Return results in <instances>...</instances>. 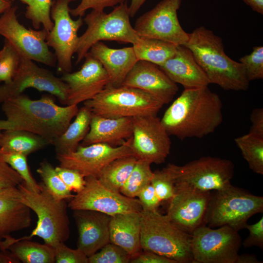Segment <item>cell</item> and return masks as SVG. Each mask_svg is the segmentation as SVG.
<instances>
[{
	"label": "cell",
	"instance_id": "obj_1",
	"mask_svg": "<svg viewBox=\"0 0 263 263\" xmlns=\"http://www.w3.org/2000/svg\"><path fill=\"white\" fill-rule=\"evenodd\" d=\"M161 121L169 135L181 140L213 133L223 121V103L208 86L185 89Z\"/></svg>",
	"mask_w": 263,
	"mask_h": 263
},
{
	"label": "cell",
	"instance_id": "obj_2",
	"mask_svg": "<svg viewBox=\"0 0 263 263\" xmlns=\"http://www.w3.org/2000/svg\"><path fill=\"white\" fill-rule=\"evenodd\" d=\"M6 118L0 120V130H23L50 141L60 136L67 129L79 109L77 105L60 106L53 95H44L32 99L23 94L2 103Z\"/></svg>",
	"mask_w": 263,
	"mask_h": 263
},
{
	"label": "cell",
	"instance_id": "obj_3",
	"mask_svg": "<svg viewBox=\"0 0 263 263\" xmlns=\"http://www.w3.org/2000/svg\"><path fill=\"white\" fill-rule=\"evenodd\" d=\"M207 75L209 83L225 90L246 91L249 86L244 66L227 56L222 39L201 26L189 33L185 45Z\"/></svg>",
	"mask_w": 263,
	"mask_h": 263
},
{
	"label": "cell",
	"instance_id": "obj_4",
	"mask_svg": "<svg viewBox=\"0 0 263 263\" xmlns=\"http://www.w3.org/2000/svg\"><path fill=\"white\" fill-rule=\"evenodd\" d=\"M39 184V192L30 190L23 182L18 186L21 201L36 214L38 221L30 235L16 240H31L38 236L45 244L54 247L58 243H64L70 237L68 205L65 200L56 199L42 182Z\"/></svg>",
	"mask_w": 263,
	"mask_h": 263
},
{
	"label": "cell",
	"instance_id": "obj_5",
	"mask_svg": "<svg viewBox=\"0 0 263 263\" xmlns=\"http://www.w3.org/2000/svg\"><path fill=\"white\" fill-rule=\"evenodd\" d=\"M142 250L165 256L177 263H192L191 234L157 210L140 212Z\"/></svg>",
	"mask_w": 263,
	"mask_h": 263
},
{
	"label": "cell",
	"instance_id": "obj_6",
	"mask_svg": "<svg viewBox=\"0 0 263 263\" xmlns=\"http://www.w3.org/2000/svg\"><path fill=\"white\" fill-rule=\"evenodd\" d=\"M263 212V197L231 184L211 191L204 223L210 227L228 226L239 231L247 221Z\"/></svg>",
	"mask_w": 263,
	"mask_h": 263
},
{
	"label": "cell",
	"instance_id": "obj_7",
	"mask_svg": "<svg viewBox=\"0 0 263 263\" xmlns=\"http://www.w3.org/2000/svg\"><path fill=\"white\" fill-rule=\"evenodd\" d=\"M130 17L126 1L115 6L109 13L104 10H92L87 14L83 19L87 27L79 37L75 50L76 63L83 59L91 47L97 42L108 40L135 43L139 37L131 24Z\"/></svg>",
	"mask_w": 263,
	"mask_h": 263
},
{
	"label": "cell",
	"instance_id": "obj_8",
	"mask_svg": "<svg viewBox=\"0 0 263 263\" xmlns=\"http://www.w3.org/2000/svg\"><path fill=\"white\" fill-rule=\"evenodd\" d=\"M83 103L93 114L109 118L156 115L164 105L141 90L109 84L95 97Z\"/></svg>",
	"mask_w": 263,
	"mask_h": 263
},
{
	"label": "cell",
	"instance_id": "obj_9",
	"mask_svg": "<svg viewBox=\"0 0 263 263\" xmlns=\"http://www.w3.org/2000/svg\"><path fill=\"white\" fill-rule=\"evenodd\" d=\"M166 168L175 186L207 191L226 188L231 185L234 173V166L231 160L209 156L202 157L183 166L169 163Z\"/></svg>",
	"mask_w": 263,
	"mask_h": 263
},
{
	"label": "cell",
	"instance_id": "obj_10",
	"mask_svg": "<svg viewBox=\"0 0 263 263\" xmlns=\"http://www.w3.org/2000/svg\"><path fill=\"white\" fill-rule=\"evenodd\" d=\"M241 245V236L233 228L203 224L191 233L192 263H236Z\"/></svg>",
	"mask_w": 263,
	"mask_h": 263
},
{
	"label": "cell",
	"instance_id": "obj_11",
	"mask_svg": "<svg viewBox=\"0 0 263 263\" xmlns=\"http://www.w3.org/2000/svg\"><path fill=\"white\" fill-rule=\"evenodd\" d=\"M17 6H12L0 17V35L8 41L20 56L54 67L56 59L46 41L48 32L26 28L19 22Z\"/></svg>",
	"mask_w": 263,
	"mask_h": 263
},
{
	"label": "cell",
	"instance_id": "obj_12",
	"mask_svg": "<svg viewBox=\"0 0 263 263\" xmlns=\"http://www.w3.org/2000/svg\"><path fill=\"white\" fill-rule=\"evenodd\" d=\"M76 0H55L51 9L54 26L46 39L47 45L55 51L58 70L63 74L71 72L72 58L79 37L77 33L83 24L82 17L72 19L69 5Z\"/></svg>",
	"mask_w": 263,
	"mask_h": 263
},
{
	"label": "cell",
	"instance_id": "obj_13",
	"mask_svg": "<svg viewBox=\"0 0 263 263\" xmlns=\"http://www.w3.org/2000/svg\"><path fill=\"white\" fill-rule=\"evenodd\" d=\"M181 2L182 0H162L139 17L133 27L138 36L185 46L189 33L184 31L178 18L177 11Z\"/></svg>",
	"mask_w": 263,
	"mask_h": 263
},
{
	"label": "cell",
	"instance_id": "obj_14",
	"mask_svg": "<svg viewBox=\"0 0 263 263\" xmlns=\"http://www.w3.org/2000/svg\"><path fill=\"white\" fill-rule=\"evenodd\" d=\"M30 88L47 92L56 97L61 104L67 105L68 87L61 77L38 66L33 60L22 57L12 80L0 86V102L21 94Z\"/></svg>",
	"mask_w": 263,
	"mask_h": 263
},
{
	"label": "cell",
	"instance_id": "obj_15",
	"mask_svg": "<svg viewBox=\"0 0 263 263\" xmlns=\"http://www.w3.org/2000/svg\"><path fill=\"white\" fill-rule=\"evenodd\" d=\"M132 134L130 147L138 159L150 164L165 162L171 149L169 133L156 115L132 118Z\"/></svg>",
	"mask_w": 263,
	"mask_h": 263
},
{
	"label": "cell",
	"instance_id": "obj_16",
	"mask_svg": "<svg viewBox=\"0 0 263 263\" xmlns=\"http://www.w3.org/2000/svg\"><path fill=\"white\" fill-rule=\"evenodd\" d=\"M85 178L84 188L74 195L68 205L72 210H92L110 216L142 210L138 199L129 198L120 192L111 190L95 177Z\"/></svg>",
	"mask_w": 263,
	"mask_h": 263
},
{
	"label": "cell",
	"instance_id": "obj_17",
	"mask_svg": "<svg viewBox=\"0 0 263 263\" xmlns=\"http://www.w3.org/2000/svg\"><path fill=\"white\" fill-rule=\"evenodd\" d=\"M131 138L118 146L103 143L85 146L79 145L75 151L56 154V158L59 166L76 170L84 177H96L102 169L113 160L134 155L130 147Z\"/></svg>",
	"mask_w": 263,
	"mask_h": 263
},
{
	"label": "cell",
	"instance_id": "obj_18",
	"mask_svg": "<svg viewBox=\"0 0 263 263\" xmlns=\"http://www.w3.org/2000/svg\"><path fill=\"white\" fill-rule=\"evenodd\" d=\"M211 193L192 187L175 186V192L169 201L166 214L172 223L191 234L204 224Z\"/></svg>",
	"mask_w": 263,
	"mask_h": 263
},
{
	"label": "cell",
	"instance_id": "obj_19",
	"mask_svg": "<svg viewBox=\"0 0 263 263\" xmlns=\"http://www.w3.org/2000/svg\"><path fill=\"white\" fill-rule=\"evenodd\" d=\"M80 70L63 74L68 87L67 105H77L90 100L109 84L108 75L101 63L88 52Z\"/></svg>",
	"mask_w": 263,
	"mask_h": 263
},
{
	"label": "cell",
	"instance_id": "obj_20",
	"mask_svg": "<svg viewBox=\"0 0 263 263\" xmlns=\"http://www.w3.org/2000/svg\"><path fill=\"white\" fill-rule=\"evenodd\" d=\"M122 85L144 91L159 99L164 104L171 102L178 90L177 84L159 66L144 60L137 61Z\"/></svg>",
	"mask_w": 263,
	"mask_h": 263
},
{
	"label": "cell",
	"instance_id": "obj_21",
	"mask_svg": "<svg viewBox=\"0 0 263 263\" xmlns=\"http://www.w3.org/2000/svg\"><path fill=\"white\" fill-rule=\"evenodd\" d=\"M73 211L78 234L77 248L89 257L110 242L111 216L92 210Z\"/></svg>",
	"mask_w": 263,
	"mask_h": 263
},
{
	"label": "cell",
	"instance_id": "obj_22",
	"mask_svg": "<svg viewBox=\"0 0 263 263\" xmlns=\"http://www.w3.org/2000/svg\"><path fill=\"white\" fill-rule=\"evenodd\" d=\"M159 67L172 81L185 89L200 88L210 84L191 52L184 45L177 46L174 55Z\"/></svg>",
	"mask_w": 263,
	"mask_h": 263
},
{
	"label": "cell",
	"instance_id": "obj_23",
	"mask_svg": "<svg viewBox=\"0 0 263 263\" xmlns=\"http://www.w3.org/2000/svg\"><path fill=\"white\" fill-rule=\"evenodd\" d=\"M31 210L21 201L18 187L0 188V240L30 227Z\"/></svg>",
	"mask_w": 263,
	"mask_h": 263
},
{
	"label": "cell",
	"instance_id": "obj_24",
	"mask_svg": "<svg viewBox=\"0 0 263 263\" xmlns=\"http://www.w3.org/2000/svg\"><path fill=\"white\" fill-rule=\"evenodd\" d=\"M89 52L102 65L109 77V85L114 87L122 86L138 61L132 46L114 49L99 41L91 47Z\"/></svg>",
	"mask_w": 263,
	"mask_h": 263
},
{
	"label": "cell",
	"instance_id": "obj_25",
	"mask_svg": "<svg viewBox=\"0 0 263 263\" xmlns=\"http://www.w3.org/2000/svg\"><path fill=\"white\" fill-rule=\"evenodd\" d=\"M132 118H109L93 113L90 129L81 146L103 143L118 146L132 136Z\"/></svg>",
	"mask_w": 263,
	"mask_h": 263
},
{
	"label": "cell",
	"instance_id": "obj_26",
	"mask_svg": "<svg viewBox=\"0 0 263 263\" xmlns=\"http://www.w3.org/2000/svg\"><path fill=\"white\" fill-rule=\"evenodd\" d=\"M141 230L140 212H131L111 216L110 242L125 250L132 259L142 251L140 242Z\"/></svg>",
	"mask_w": 263,
	"mask_h": 263
},
{
	"label": "cell",
	"instance_id": "obj_27",
	"mask_svg": "<svg viewBox=\"0 0 263 263\" xmlns=\"http://www.w3.org/2000/svg\"><path fill=\"white\" fill-rule=\"evenodd\" d=\"M92 114L91 111L84 106L78 110L74 121L52 143L56 154L76 150L89 132Z\"/></svg>",
	"mask_w": 263,
	"mask_h": 263
},
{
	"label": "cell",
	"instance_id": "obj_28",
	"mask_svg": "<svg viewBox=\"0 0 263 263\" xmlns=\"http://www.w3.org/2000/svg\"><path fill=\"white\" fill-rule=\"evenodd\" d=\"M50 144L46 138L28 131L6 130L2 132L0 150L2 153H17L27 156Z\"/></svg>",
	"mask_w": 263,
	"mask_h": 263
},
{
	"label": "cell",
	"instance_id": "obj_29",
	"mask_svg": "<svg viewBox=\"0 0 263 263\" xmlns=\"http://www.w3.org/2000/svg\"><path fill=\"white\" fill-rule=\"evenodd\" d=\"M177 46L160 39L141 37L132 45L138 60L148 61L159 66L174 55Z\"/></svg>",
	"mask_w": 263,
	"mask_h": 263
},
{
	"label": "cell",
	"instance_id": "obj_30",
	"mask_svg": "<svg viewBox=\"0 0 263 263\" xmlns=\"http://www.w3.org/2000/svg\"><path fill=\"white\" fill-rule=\"evenodd\" d=\"M137 160L133 155L114 159L102 169L96 178L107 188L120 192Z\"/></svg>",
	"mask_w": 263,
	"mask_h": 263
},
{
	"label": "cell",
	"instance_id": "obj_31",
	"mask_svg": "<svg viewBox=\"0 0 263 263\" xmlns=\"http://www.w3.org/2000/svg\"><path fill=\"white\" fill-rule=\"evenodd\" d=\"M20 262L24 263H55L54 248L52 246L31 241L16 240L8 248Z\"/></svg>",
	"mask_w": 263,
	"mask_h": 263
},
{
	"label": "cell",
	"instance_id": "obj_32",
	"mask_svg": "<svg viewBox=\"0 0 263 263\" xmlns=\"http://www.w3.org/2000/svg\"><path fill=\"white\" fill-rule=\"evenodd\" d=\"M243 157L254 172L263 174V137L248 133L234 139Z\"/></svg>",
	"mask_w": 263,
	"mask_h": 263
},
{
	"label": "cell",
	"instance_id": "obj_33",
	"mask_svg": "<svg viewBox=\"0 0 263 263\" xmlns=\"http://www.w3.org/2000/svg\"><path fill=\"white\" fill-rule=\"evenodd\" d=\"M150 163L138 159L120 192L131 198H136L147 186L150 184L153 171Z\"/></svg>",
	"mask_w": 263,
	"mask_h": 263
},
{
	"label": "cell",
	"instance_id": "obj_34",
	"mask_svg": "<svg viewBox=\"0 0 263 263\" xmlns=\"http://www.w3.org/2000/svg\"><path fill=\"white\" fill-rule=\"evenodd\" d=\"M18 0L26 5L25 16L31 21L35 29L39 30L42 25L48 32L52 30L54 26L51 18L52 0Z\"/></svg>",
	"mask_w": 263,
	"mask_h": 263
},
{
	"label": "cell",
	"instance_id": "obj_35",
	"mask_svg": "<svg viewBox=\"0 0 263 263\" xmlns=\"http://www.w3.org/2000/svg\"><path fill=\"white\" fill-rule=\"evenodd\" d=\"M37 172L48 190L57 200H71L74 196L57 174L55 168L47 161L40 163Z\"/></svg>",
	"mask_w": 263,
	"mask_h": 263
},
{
	"label": "cell",
	"instance_id": "obj_36",
	"mask_svg": "<svg viewBox=\"0 0 263 263\" xmlns=\"http://www.w3.org/2000/svg\"><path fill=\"white\" fill-rule=\"evenodd\" d=\"M21 56L7 40L0 50V81L9 83L14 78L19 67Z\"/></svg>",
	"mask_w": 263,
	"mask_h": 263
},
{
	"label": "cell",
	"instance_id": "obj_37",
	"mask_svg": "<svg viewBox=\"0 0 263 263\" xmlns=\"http://www.w3.org/2000/svg\"><path fill=\"white\" fill-rule=\"evenodd\" d=\"M5 162L21 177L26 187L32 191L39 192L40 185L32 176L27 164V156L17 153H2Z\"/></svg>",
	"mask_w": 263,
	"mask_h": 263
},
{
	"label": "cell",
	"instance_id": "obj_38",
	"mask_svg": "<svg viewBox=\"0 0 263 263\" xmlns=\"http://www.w3.org/2000/svg\"><path fill=\"white\" fill-rule=\"evenodd\" d=\"M131 259L125 250L111 242L88 257L89 263H129Z\"/></svg>",
	"mask_w": 263,
	"mask_h": 263
},
{
	"label": "cell",
	"instance_id": "obj_39",
	"mask_svg": "<svg viewBox=\"0 0 263 263\" xmlns=\"http://www.w3.org/2000/svg\"><path fill=\"white\" fill-rule=\"evenodd\" d=\"M239 62L244 66L249 81L263 78V47L256 46L249 55L241 57Z\"/></svg>",
	"mask_w": 263,
	"mask_h": 263
},
{
	"label": "cell",
	"instance_id": "obj_40",
	"mask_svg": "<svg viewBox=\"0 0 263 263\" xmlns=\"http://www.w3.org/2000/svg\"><path fill=\"white\" fill-rule=\"evenodd\" d=\"M150 184L161 202L169 201L174 195L175 185L166 167L153 171Z\"/></svg>",
	"mask_w": 263,
	"mask_h": 263
},
{
	"label": "cell",
	"instance_id": "obj_41",
	"mask_svg": "<svg viewBox=\"0 0 263 263\" xmlns=\"http://www.w3.org/2000/svg\"><path fill=\"white\" fill-rule=\"evenodd\" d=\"M55 263H89L87 257L78 248L72 249L64 243H60L54 247Z\"/></svg>",
	"mask_w": 263,
	"mask_h": 263
},
{
	"label": "cell",
	"instance_id": "obj_42",
	"mask_svg": "<svg viewBox=\"0 0 263 263\" xmlns=\"http://www.w3.org/2000/svg\"><path fill=\"white\" fill-rule=\"evenodd\" d=\"M55 169L71 191L78 193L84 188L86 183L85 178L77 170L61 166L56 167Z\"/></svg>",
	"mask_w": 263,
	"mask_h": 263
},
{
	"label": "cell",
	"instance_id": "obj_43",
	"mask_svg": "<svg viewBox=\"0 0 263 263\" xmlns=\"http://www.w3.org/2000/svg\"><path fill=\"white\" fill-rule=\"evenodd\" d=\"M126 1V0H81L78 6L70 9L74 17H82L89 9L102 11L106 7H114Z\"/></svg>",
	"mask_w": 263,
	"mask_h": 263
},
{
	"label": "cell",
	"instance_id": "obj_44",
	"mask_svg": "<svg viewBox=\"0 0 263 263\" xmlns=\"http://www.w3.org/2000/svg\"><path fill=\"white\" fill-rule=\"evenodd\" d=\"M22 182L20 175L5 162L0 150V188L18 187Z\"/></svg>",
	"mask_w": 263,
	"mask_h": 263
},
{
	"label": "cell",
	"instance_id": "obj_45",
	"mask_svg": "<svg viewBox=\"0 0 263 263\" xmlns=\"http://www.w3.org/2000/svg\"><path fill=\"white\" fill-rule=\"evenodd\" d=\"M245 228L248 229L249 235L243 242V246L246 248L256 246L263 250V217L254 224H247Z\"/></svg>",
	"mask_w": 263,
	"mask_h": 263
},
{
	"label": "cell",
	"instance_id": "obj_46",
	"mask_svg": "<svg viewBox=\"0 0 263 263\" xmlns=\"http://www.w3.org/2000/svg\"><path fill=\"white\" fill-rule=\"evenodd\" d=\"M137 197L140 202L142 210L144 211L157 210L161 202L151 184L143 188Z\"/></svg>",
	"mask_w": 263,
	"mask_h": 263
},
{
	"label": "cell",
	"instance_id": "obj_47",
	"mask_svg": "<svg viewBox=\"0 0 263 263\" xmlns=\"http://www.w3.org/2000/svg\"><path fill=\"white\" fill-rule=\"evenodd\" d=\"M131 263H177L174 260L154 252L143 250L132 258Z\"/></svg>",
	"mask_w": 263,
	"mask_h": 263
},
{
	"label": "cell",
	"instance_id": "obj_48",
	"mask_svg": "<svg viewBox=\"0 0 263 263\" xmlns=\"http://www.w3.org/2000/svg\"><path fill=\"white\" fill-rule=\"evenodd\" d=\"M251 126L249 133L263 137V109L255 108L250 115Z\"/></svg>",
	"mask_w": 263,
	"mask_h": 263
},
{
	"label": "cell",
	"instance_id": "obj_49",
	"mask_svg": "<svg viewBox=\"0 0 263 263\" xmlns=\"http://www.w3.org/2000/svg\"><path fill=\"white\" fill-rule=\"evenodd\" d=\"M20 262L9 250H0V263H19Z\"/></svg>",
	"mask_w": 263,
	"mask_h": 263
},
{
	"label": "cell",
	"instance_id": "obj_50",
	"mask_svg": "<svg viewBox=\"0 0 263 263\" xmlns=\"http://www.w3.org/2000/svg\"><path fill=\"white\" fill-rule=\"evenodd\" d=\"M253 11L263 14V0H243Z\"/></svg>",
	"mask_w": 263,
	"mask_h": 263
},
{
	"label": "cell",
	"instance_id": "obj_51",
	"mask_svg": "<svg viewBox=\"0 0 263 263\" xmlns=\"http://www.w3.org/2000/svg\"><path fill=\"white\" fill-rule=\"evenodd\" d=\"M254 254H243L239 255L236 263H261Z\"/></svg>",
	"mask_w": 263,
	"mask_h": 263
},
{
	"label": "cell",
	"instance_id": "obj_52",
	"mask_svg": "<svg viewBox=\"0 0 263 263\" xmlns=\"http://www.w3.org/2000/svg\"><path fill=\"white\" fill-rule=\"evenodd\" d=\"M146 0H131L129 10L131 17H133Z\"/></svg>",
	"mask_w": 263,
	"mask_h": 263
},
{
	"label": "cell",
	"instance_id": "obj_53",
	"mask_svg": "<svg viewBox=\"0 0 263 263\" xmlns=\"http://www.w3.org/2000/svg\"><path fill=\"white\" fill-rule=\"evenodd\" d=\"M12 6L11 0H0V15L3 14Z\"/></svg>",
	"mask_w": 263,
	"mask_h": 263
},
{
	"label": "cell",
	"instance_id": "obj_54",
	"mask_svg": "<svg viewBox=\"0 0 263 263\" xmlns=\"http://www.w3.org/2000/svg\"><path fill=\"white\" fill-rule=\"evenodd\" d=\"M1 135H2V132H1V131L0 130V140H1Z\"/></svg>",
	"mask_w": 263,
	"mask_h": 263
}]
</instances>
